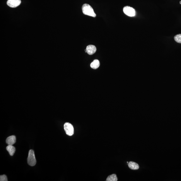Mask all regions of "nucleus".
Masks as SVG:
<instances>
[{"label": "nucleus", "mask_w": 181, "mask_h": 181, "mask_svg": "<svg viewBox=\"0 0 181 181\" xmlns=\"http://www.w3.org/2000/svg\"><path fill=\"white\" fill-rule=\"evenodd\" d=\"M128 166L132 170H137L139 168V166L138 164L134 162H129L128 163Z\"/></svg>", "instance_id": "8"}, {"label": "nucleus", "mask_w": 181, "mask_h": 181, "mask_svg": "<svg viewBox=\"0 0 181 181\" xmlns=\"http://www.w3.org/2000/svg\"><path fill=\"white\" fill-rule=\"evenodd\" d=\"M174 39L176 42L181 43V34L175 35L174 37Z\"/></svg>", "instance_id": "12"}, {"label": "nucleus", "mask_w": 181, "mask_h": 181, "mask_svg": "<svg viewBox=\"0 0 181 181\" xmlns=\"http://www.w3.org/2000/svg\"><path fill=\"white\" fill-rule=\"evenodd\" d=\"M100 65V62L97 59H95L91 63L90 66L92 68L96 69L98 68Z\"/></svg>", "instance_id": "10"}, {"label": "nucleus", "mask_w": 181, "mask_h": 181, "mask_svg": "<svg viewBox=\"0 0 181 181\" xmlns=\"http://www.w3.org/2000/svg\"><path fill=\"white\" fill-rule=\"evenodd\" d=\"M127 163H129V162H127Z\"/></svg>", "instance_id": "15"}, {"label": "nucleus", "mask_w": 181, "mask_h": 181, "mask_svg": "<svg viewBox=\"0 0 181 181\" xmlns=\"http://www.w3.org/2000/svg\"><path fill=\"white\" fill-rule=\"evenodd\" d=\"M180 4H181V1H180Z\"/></svg>", "instance_id": "14"}, {"label": "nucleus", "mask_w": 181, "mask_h": 181, "mask_svg": "<svg viewBox=\"0 0 181 181\" xmlns=\"http://www.w3.org/2000/svg\"><path fill=\"white\" fill-rule=\"evenodd\" d=\"M6 149L9 152V153L11 156H13L16 151L15 147L11 145H8L6 147Z\"/></svg>", "instance_id": "9"}, {"label": "nucleus", "mask_w": 181, "mask_h": 181, "mask_svg": "<svg viewBox=\"0 0 181 181\" xmlns=\"http://www.w3.org/2000/svg\"><path fill=\"white\" fill-rule=\"evenodd\" d=\"M6 143L8 145H13L16 142V137L14 136H9L6 139Z\"/></svg>", "instance_id": "7"}, {"label": "nucleus", "mask_w": 181, "mask_h": 181, "mask_svg": "<svg viewBox=\"0 0 181 181\" xmlns=\"http://www.w3.org/2000/svg\"><path fill=\"white\" fill-rule=\"evenodd\" d=\"M21 0H8L7 4L12 8H15L19 6L21 4Z\"/></svg>", "instance_id": "5"}, {"label": "nucleus", "mask_w": 181, "mask_h": 181, "mask_svg": "<svg viewBox=\"0 0 181 181\" xmlns=\"http://www.w3.org/2000/svg\"><path fill=\"white\" fill-rule=\"evenodd\" d=\"M118 178L117 176L115 174H112L109 176L106 181H117Z\"/></svg>", "instance_id": "11"}, {"label": "nucleus", "mask_w": 181, "mask_h": 181, "mask_svg": "<svg viewBox=\"0 0 181 181\" xmlns=\"http://www.w3.org/2000/svg\"><path fill=\"white\" fill-rule=\"evenodd\" d=\"M123 11L125 14L129 16H134L136 15L134 9L129 6H125L123 9Z\"/></svg>", "instance_id": "4"}, {"label": "nucleus", "mask_w": 181, "mask_h": 181, "mask_svg": "<svg viewBox=\"0 0 181 181\" xmlns=\"http://www.w3.org/2000/svg\"><path fill=\"white\" fill-rule=\"evenodd\" d=\"M0 181H8L7 177L5 175H1L0 176Z\"/></svg>", "instance_id": "13"}, {"label": "nucleus", "mask_w": 181, "mask_h": 181, "mask_svg": "<svg viewBox=\"0 0 181 181\" xmlns=\"http://www.w3.org/2000/svg\"><path fill=\"white\" fill-rule=\"evenodd\" d=\"M83 13L85 15L95 17L96 14L94 11L93 9L90 5L84 4L82 7Z\"/></svg>", "instance_id": "1"}, {"label": "nucleus", "mask_w": 181, "mask_h": 181, "mask_svg": "<svg viewBox=\"0 0 181 181\" xmlns=\"http://www.w3.org/2000/svg\"><path fill=\"white\" fill-rule=\"evenodd\" d=\"M64 129L66 134L68 136H71L74 134V128L70 123L66 122L64 125Z\"/></svg>", "instance_id": "3"}, {"label": "nucleus", "mask_w": 181, "mask_h": 181, "mask_svg": "<svg viewBox=\"0 0 181 181\" xmlns=\"http://www.w3.org/2000/svg\"><path fill=\"white\" fill-rule=\"evenodd\" d=\"M27 162L28 165L31 166H33L36 165V161L34 152L32 150H30L29 151Z\"/></svg>", "instance_id": "2"}, {"label": "nucleus", "mask_w": 181, "mask_h": 181, "mask_svg": "<svg viewBox=\"0 0 181 181\" xmlns=\"http://www.w3.org/2000/svg\"><path fill=\"white\" fill-rule=\"evenodd\" d=\"M96 50V48L94 45H89L87 47L86 52L89 55H91L95 54Z\"/></svg>", "instance_id": "6"}]
</instances>
